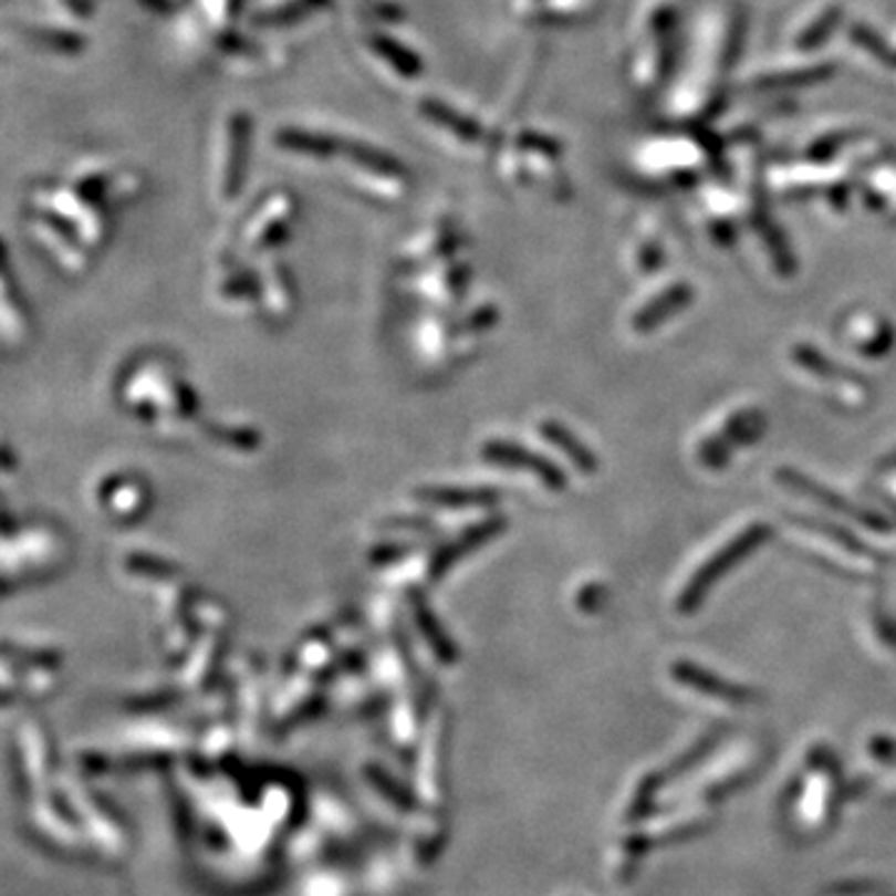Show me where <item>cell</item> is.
Returning a JSON list of instances; mask_svg holds the SVG:
<instances>
[{
    "label": "cell",
    "mask_w": 896,
    "mask_h": 896,
    "mask_svg": "<svg viewBox=\"0 0 896 896\" xmlns=\"http://www.w3.org/2000/svg\"><path fill=\"white\" fill-rule=\"evenodd\" d=\"M757 541H760V528H757V531H750V533H747V535H742L740 541H737V543H732L730 548H727V551H725L720 558H717V561H715L712 565H707L705 571H702V575L697 577V581H695V587H692V591L687 593V595H690V601H695V595H697V593H702L705 587H707V583L715 581V577L720 575V573L725 571V567H730V565L737 561V558H740L742 553L750 551V548H752Z\"/></svg>",
    "instance_id": "obj_1"
}]
</instances>
